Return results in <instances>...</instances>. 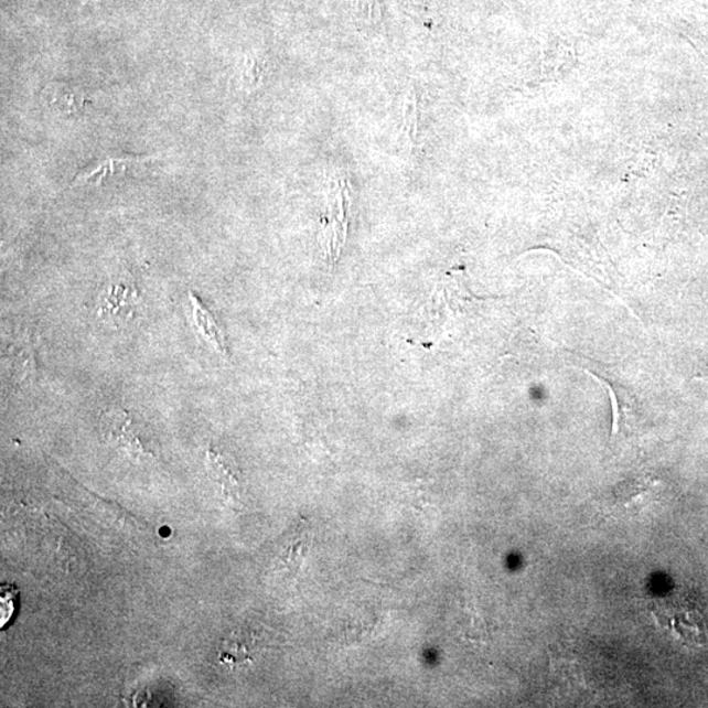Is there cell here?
<instances>
[{
	"instance_id": "6da1fadb",
	"label": "cell",
	"mask_w": 708,
	"mask_h": 708,
	"mask_svg": "<svg viewBox=\"0 0 708 708\" xmlns=\"http://www.w3.org/2000/svg\"><path fill=\"white\" fill-rule=\"evenodd\" d=\"M103 433L109 447L124 451L135 460L155 458L154 441L125 409L104 415Z\"/></svg>"
},
{
	"instance_id": "3957f363",
	"label": "cell",
	"mask_w": 708,
	"mask_h": 708,
	"mask_svg": "<svg viewBox=\"0 0 708 708\" xmlns=\"http://www.w3.org/2000/svg\"><path fill=\"white\" fill-rule=\"evenodd\" d=\"M206 469L225 496L238 502L243 492V482L242 471L234 458L211 448L206 451Z\"/></svg>"
},
{
	"instance_id": "8992f818",
	"label": "cell",
	"mask_w": 708,
	"mask_h": 708,
	"mask_svg": "<svg viewBox=\"0 0 708 708\" xmlns=\"http://www.w3.org/2000/svg\"><path fill=\"white\" fill-rule=\"evenodd\" d=\"M43 96L51 106L68 116L82 114L88 103L81 87L67 83H51L44 88Z\"/></svg>"
},
{
	"instance_id": "ba28073f",
	"label": "cell",
	"mask_w": 708,
	"mask_h": 708,
	"mask_svg": "<svg viewBox=\"0 0 708 708\" xmlns=\"http://www.w3.org/2000/svg\"><path fill=\"white\" fill-rule=\"evenodd\" d=\"M135 293L129 288H125L124 285H117L109 289V293L106 300V308L103 311H110L109 314L118 315V310L130 307V298H133Z\"/></svg>"
},
{
	"instance_id": "7a4b0ae2",
	"label": "cell",
	"mask_w": 708,
	"mask_h": 708,
	"mask_svg": "<svg viewBox=\"0 0 708 708\" xmlns=\"http://www.w3.org/2000/svg\"><path fill=\"white\" fill-rule=\"evenodd\" d=\"M348 191L343 183L333 186L329 197L328 212L322 218V248L333 267L340 259L348 232Z\"/></svg>"
},
{
	"instance_id": "9c48e42d",
	"label": "cell",
	"mask_w": 708,
	"mask_h": 708,
	"mask_svg": "<svg viewBox=\"0 0 708 708\" xmlns=\"http://www.w3.org/2000/svg\"><path fill=\"white\" fill-rule=\"evenodd\" d=\"M12 599L13 594L11 590L2 587V599H0V602H2V627H4V624L10 621L13 612H15V605H13Z\"/></svg>"
},
{
	"instance_id": "277c9868",
	"label": "cell",
	"mask_w": 708,
	"mask_h": 708,
	"mask_svg": "<svg viewBox=\"0 0 708 708\" xmlns=\"http://www.w3.org/2000/svg\"><path fill=\"white\" fill-rule=\"evenodd\" d=\"M314 543L308 524H297L283 539L280 551V560L289 571H300L304 561L309 558L311 546Z\"/></svg>"
},
{
	"instance_id": "5b68a950",
	"label": "cell",
	"mask_w": 708,
	"mask_h": 708,
	"mask_svg": "<svg viewBox=\"0 0 708 708\" xmlns=\"http://www.w3.org/2000/svg\"><path fill=\"white\" fill-rule=\"evenodd\" d=\"M191 304L193 308L194 324L199 335L205 339L206 343L213 345L215 351H218L222 356H227V344L225 332L222 330L217 319L212 314V311L204 307L203 302L199 300L197 296L190 293Z\"/></svg>"
},
{
	"instance_id": "52a82bcc",
	"label": "cell",
	"mask_w": 708,
	"mask_h": 708,
	"mask_svg": "<svg viewBox=\"0 0 708 708\" xmlns=\"http://www.w3.org/2000/svg\"><path fill=\"white\" fill-rule=\"evenodd\" d=\"M253 643V639H249L248 635L234 633L232 637L227 639V642L224 643V648L221 651L222 663L242 664L251 662Z\"/></svg>"
}]
</instances>
